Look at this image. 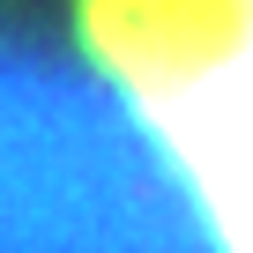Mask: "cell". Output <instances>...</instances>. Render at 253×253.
<instances>
[{
	"mask_svg": "<svg viewBox=\"0 0 253 253\" xmlns=\"http://www.w3.org/2000/svg\"><path fill=\"white\" fill-rule=\"evenodd\" d=\"M82 45L186 171L223 253H253V0H82Z\"/></svg>",
	"mask_w": 253,
	"mask_h": 253,
	"instance_id": "6da1fadb",
	"label": "cell"
}]
</instances>
